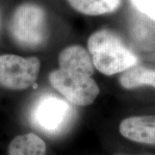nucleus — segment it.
Here are the masks:
<instances>
[{
	"mask_svg": "<svg viewBox=\"0 0 155 155\" xmlns=\"http://www.w3.org/2000/svg\"><path fill=\"white\" fill-rule=\"evenodd\" d=\"M88 49L94 67L108 76L125 72L138 62L136 55L109 29L92 34L88 39Z\"/></svg>",
	"mask_w": 155,
	"mask_h": 155,
	"instance_id": "nucleus-1",
	"label": "nucleus"
},
{
	"mask_svg": "<svg viewBox=\"0 0 155 155\" xmlns=\"http://www.w3.org/2000/svg\"><path fill=\"white\" fill-rule=\"evenodd\" d=\"M10 31L18 44L26 48H38L48 37L44 10L32 3L21 5L12 15Z\"/></svg>",
	"mask_w": 155,
	"mask_h": 155,
	"instance_id": "nucleus-2",
	"label": "nucleus"
},
{
	"mask_svg": "<svg viewBox=\"0 0 155 155\" xmlns=\"http://www.w3.org/2000/svg\"><path fill=\"white\" fill-rule=\"evenodd\" d=\"M73 109L69 103L54 95L41 97L31 110V122L44 133L55 135L63 132L72 120Z\"/></svg>",
	"mask_w": 155,
	"mask_h": 155,
	"instance_id": "nucleus-3",
	"label": "nucleus"
},
{
	"mask_svg": "<svg viewBox=\"0 0 155 155\" xmlns=\"http://www.w3.org/2000/svg\"><path fill=\"white\" fill-rule=\"evenodd\" d=\"M48 80L58 92L74 105H90L99 94L96 81L83 74L59 68L50 72Z\"/></svg>",
	"mask_w": 155,
	"mask_h": 155,
	"instance_id": "nucleus-4",
	"label": "nucleus"
},
{
	"mask_svg": "<svg viewBox=\"0 0 155 155\" xmlns=\"http://www.w3.org/2000/svg\"><path fill=\"white\" fill-rule=\"evenodd\" d=\"M40 67L36 57L0 55V86L11 90L28 88L36 81Z\"/></svg>",
	"mask_w": 155,
	"mask_h": 155,
	"instance_id": "nucleus-5",
	"label": "nucleus"
},
{
	"mask_svg": "<svg viewBox=\"0 0 155 155\" xmlns=\"http://www.w3.org/2000/svg\"><path fill=\"white\" fill-rule=\"evenodd\" d=\"M123 137L138 143L155 145V116H131L119 127Z\"/></svg>",
	"mask_w": 155,
	"mask_h": 155,
	"instance_id": "nucleus-6",
	"label": "nucleus"
},
{
	"mask_svg": "<svg viewBox=\"0 0 155 155\" xmlns=\"http://www.w3.org/2000/svg\"><path fill=\"white\" fill-rule=\"evenodd\" d=\"M60 69L91 77L94 73V64L91 56L81 46H70L59 56Z\"/></svg>",
	"mask_w": 155,
	"mask_h": 155,
	"instance_id": "nucleus-7",
	"label": "nucleus"
},
{
	"mask_svg": "<svg viewBox=\"0 0 155 155\" xmlns=\"http://www.w3.org/2000/svg\"><path fill=\"white\" fill-rule=\"evenodd\" d=\"M69 5L79 13L87 16L110 14L120 7L122 0H67Z\"/></svg>",
	"mask_w": 155,
	"mask_h": 155,
	"instance_id": "nucleus-8",
	"label": "nucleus"
},
{
	"mask_svg": "<svg viewBox=\"0 0 155 155\" xmlns=\"http://www.w3.org/2000/svg\"><path fill=\"white\" fill-rule=\"evenodd\" d=\"M9 152L11 155H46V144L36 134H22L11 141Z\"/></svg>",
	"mask_w": 155,
	"mask_h": 155,
	"instance_id": "nucleus-9",
	"label": "nucleus"
},
{
	"mask_svg": "<svg viewBox=\"0 0 155 155\" xmlns=\"http://www.w3.org/2000/svg\"><path fill=\"white\" fill-rule=\"evenodd\" d=\"M120 84L123 88H138L143 85H150L155 88V69L134 66L122 72Z\"/></svg>",
	"mask_w": 155,
	"mask_h": 155,
	"instance_id": "nucleus-10",
	"label": "nucleus"
},
{
	"mask_svg": "<svg viewBox=\"0 0 155 155\" xmlns=\"http://www.w3.org/2000/svg\"><path fill=\"white\" fill-rule=\"evenodd\" d=\"M140 12L155 21V0H129Z\"/></svg>",
	"mask_w": 155,
	"mask_h": 155,
	"instance_id": "nucleus-11",
	"label": "nucleus"
}]
</instances>
